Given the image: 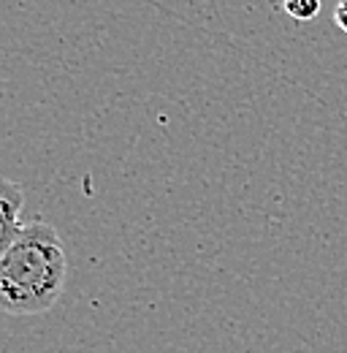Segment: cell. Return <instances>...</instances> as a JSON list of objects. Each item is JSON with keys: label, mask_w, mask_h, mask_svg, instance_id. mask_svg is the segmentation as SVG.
I'll return each mask as SVG.
<instances>
[{"label": "cell", "mask_w": 347, "mask_h": 353, "mask_svg": "<svg viewBox=\"0 0 347 353\" xmlns=\"http://www.w3.org/2000/svg\"><path fill=\"white\" fill-rule=\"evenodd\" d=\"M65 277L68 259L54 225L28 223L0 253V307L11 315L49 312L65 288Z\"/></svg>", "instance_id": "1"}, {"label": "cell", "mask_w": 347, "mask_h": 353, "mask_svg": "<svg viewBox=\"0 0 347 353\" xmlns=\"http://www.w3.org/2000/svg\"><path fill=\"white\" fill-rule=\"evenodd\" d=\"M22 207H25V190L19 182L3 176L0 179V253L11 248V242L22 231Z\"/></svg>", "instance_id": "2"}, {"label": "cell", "mask_w": 347, "mask_h": 353, "mask_svg": "<svg viewBox=\"0 0 347 353\" xmlns=\"http://www.w3.org/2000/svg\"><path fill=\"white\" fill-rule=\"evenodd\" d=\"M320 0H282V8H285V14L291 17V19H296V22H309V19H315L317 14H320Z\"/></svg>", "instance_id": "3"}, {"label": "cell", "mask_w": 347, "mask_h": 353, "mask_svg": "<svg viewBox=\"0 0 347 353\" xmlns=\"http://www.w3.org/2000/svg\"><path fill=\"white\" fill-rule=\"evenodd\" d=\"M334 22H337V28L347 33V0H339L337 3V8H334Z\"/></svg>", "instance_id": "4"}]
</instances>
